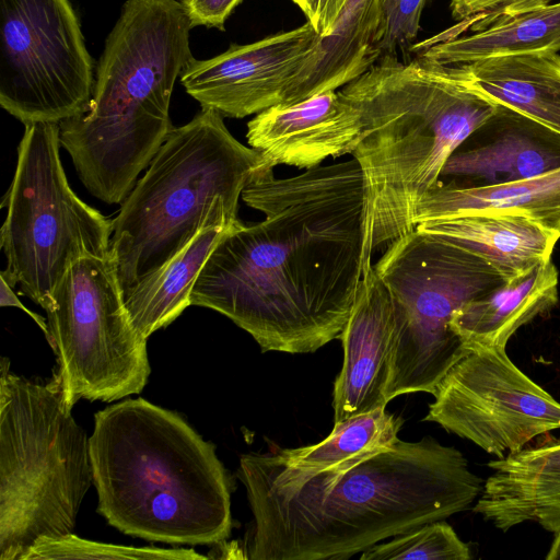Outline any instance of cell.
Instances as JSON below:
<instances>
[{"mask_svg": "<svg viewBox=\"0 0 560 560\" xmlns=\"http://www.w3.org/2000/svg\"><path fill=\"white\" fill-rule=\"evenodd\" d=\"M382 0H347L332 32L318 37L302 62L282 105L338 90L380 59L376 50Z\"/></svg>", "mask_w": 560, "mask_h": 560, "instance_id": "obj_19", "label": "cell"}, {"mask_svg": "<svg viewBox=\"0 0 560 560\" xmlns=\"http://www.w3.org/2000/svg\"><path fill=\"white\" fill-rule=\"evenodd\" d=\"M293 3L304 13L307 22L312 23L315 15L316 0H292Z\"/></svg>", "mask_w": 560, "mask_h": 560, "instance_id": "obj_33", "label": "cell"}, {"mask_svg": "<svg viewBox=\"0 0 560 560\" xmlns=\"http://www.w3.org/2000/svg\"><path fill=\"white\" fill-rule=\"evenodd\" d=\"M209 557L185 548L132 547L97 542L74 534L37 541L24 560L113 559V560H203Z\"/></svg>", "mask_w": 560, "mask_h": 560, "instance_id": "obj_27", "label": "cell"}, {"mask_svg": "<svg viewBox=\"0 0 560 560\" xmlns=\"http://www.w3.org/2000/svg\"><path fill=\"white\" fill-rule=\"evenodd\" d=\"M338 91L361 122L351 155L365 189V272L378 246L415 230L417 206L448 158L499 106L465 86L453 66L421 57L383 56Z\"/></svg>", "mask_w": 560, "mask_h": 560, "instance_id": "obj_3", "label": "cell"}, {"mask_svg": "<svg viewBox=\"0 0 560 560\" xmlns=\"http://www.w3.org/2000/svg\"><path fill=\"white\" fill-rule=\"evenodd\" d=\"M470 138L474 145H460L446 161L441 178L455 177L447 184L497 186L560 167V136L502 106Z\"/></svg>", "mask_w": 560, "mask_h": 560, "instance_id": "obj_16", "label": "cell"}, {"mask_svg": "<svg viewBox=\"0 0 560 560\" xmlns=\"http://www.w3.org/2000/svg\"><path fill=\"white\" fill-rule=\"evenodd\" d=\"M178 0H127L105 39L88 112L59 124L60 144L85 188L122 203L174 128L170 103L194 58Z\"/></svg>", "mask_w": 560, "mask_h": 560, "instance_id": "obj_5", "label": "cell"}, {"mask_svg": "<svg viewBox=\"0 0 560 560\" xmlns=\"http://www.w3.org/2000/svg\"><path fill=\"white\" fill-rule=\"evenodd\" d=\"M97 512L125 535L220 545L231 535V483L215 445L143 398L94 415L89 436Z\"/></svg>", "mask_w": 560, "mask_h": 560, "instance_id": "obj_4", "label": "cell"}, {"mask_svg": "<svg viewBox=\"0 0 560 560\" xmlns=\"http://www.w3.org/2000/svg\"><path fill=\"white\" fill-rule=\"evenodd\" d=\"M361 560H469L470 547L444 520L423 524L378 542L360 556Z\"/></svg>", "mask_w": 560, "mask_h": 560, "instance_id": "obj_26", "label": "cell"}, {"mask_svg": "<svg viewBox=\"0 0 560 560\" xmlns=\"http://www.w3.org/2000/svg\"><path fill=\"white\" fill-rule=\"evenodd\" d=\"M560 50V1L500 21L472 35L439 40L419 57L443 66L494 56Z\"/></svg>", "mask_w": 560, "mask_h": 560, "instance_id": "obj_24", "label": "cell"}, {"mask_svg": "<svg viewBox=\"0 0 560 560\" xmlns=\"http://www.w3.org/2000/svg\"><path fill=\"white\" fill-rule=\"evenodd\" d=\"M553 540L546 556L547 560H560V532L553 534Z\"/></svg>", "mask_w": 560, "mask_h": 560, "instance_id": "obj_34", "label": "cell"}, {"mask_svg": "<svg viewBox=\"0 0 560 560\" xmlns=\"http://www.w3.org/2000/svg\"><path fill=\"white\" fill-rule=\"evenodd\" d=\"M95 68L70 0H0V105L24 126L88 112Z\"/></svg>", "mask_w": 560, "mask_h": 560, "instance_id": "obj_11", "label": "cell"}, {"mask_svg": "<svg viewBox=\"0 0 560 560\" xmlns=\"http://www.w3.org/2000/svg\"><path fill=\"white\" fill-rule=\"evenodd\" d=\"M469 213L522 215L560 235V167L488 187L463 188L440 179L418 203L413 225Z\"/></svg>", "mask_w": 560, "mask_h": 560, "instance_id": "obj_22", "label": "cell"}, {"mask_svg": "<svg viewBox=\"0 0 560 560\" xmlns=\"http://www.w3.org/2000/svg\"><path fill=\"white\" fill-rule=\"evenodd\" d=\"M243 201L265 214L219 241L190 294L262 352L312 353L339 339L364 272L365 189L352 159L293 177L259 170Z\"/></svg>", "mask_w": 560, "mask_h": 560, "instance_id": "obj_1", "label": "cell"}, {"mask_svg": "<svg viewBox=\"0 0 560 560\" xmlns=\"http://www.w3.org/2000/svg\"><path fill=\"white\" fill-rule=\"evenodd\" d=\"M416 229L450 241L482 258L505 281L551 259L560 235L515 214L469 213L422 223Z\"/></svg>", "mask_w": 560, "mask_h": 560, "instance_id": "obj_20", "label": "cell"}, {"mask_svg": "<svg viewBox=\"0 0 560 560\" xmlns=\"http://www.w3.org/2000/svg\"><path fill=\"white\" fill-rule=\"evenodd\" d=\"M360 133L357 109L331 90L256 114L246 139L262 155L266 170L280 164L311 168L327 158L351 154Z\"/></svg>", "mask_w": 560, "mask_h": 560, "instance_id": "obj_15", "label": "cell"}, {"mask_svg": "<svg viewBox=\"0 0 560 560\" xmlns=\"http://www.w3.org/2000/svg\"><path fill=\"white\" fill-rule=\"evenodd\" d=\"M55 371L28 380L0 361V560H24L43 538L71 534L93 485L90 442Z\"/></svg>", "mask_w": 560, "mask_h": 560, "instance_id": "obj_7", "label": "cell"}, {"mask_svg": "<svg viewBox=\"0 0 560 560\" xmlns=\"http://www.w3.org/2000/svg\"><path fill=\"white\" fill-rule=\"evenodd\" d=\"M44 310L69 407L81 398L115 401L144 388L151 373L148 339L128 314L110 249L77 260Z\"/></svg>", "mask_w": 560, "mask_h": 560, "instance_id": "obj_10", "label": "cell"}, {"mask_svg": "<svg viewBox=\"0 0 560 560\" xmlns=\"http://www.w3.org/2000/svg\"><path fill=\"white\" fill-rule=\"evenodd\" d=\"M395 325L392 295L372 265L339 337L343 361L332 389L334 423L387 406Z\"/></svg>", "mask_w": 560, "mask_h": 560, "instance_id": "obj_14", "label": "cell"}, {"mask_svg": "<svg viewBox=\"0 0 560 560\" xmlns=\"http://www.w3.org/2000/svg\"><path fill=\"white\" fill-rule=\"evenodd\" d=\"M401 417L386 407L334 423L323 441L296 448H282L277 457L287 466L303 471H322L371 451L392 446L399 438Z\"/></svg>", "mask_w": 560, "mask_h": 560, "instance_id": "obj_25", "label": "cell"}, {"mask_svg": "<svg viewBox=\"0 0 560 560\" xmlns=\"http://www.w3.org/2000/svg\"><path fill=\"white\" fill-rule=\"evenodd\" d=\"M178 1L183 2V1H185V0H178Z\"/></svg>", "mask_w": 560, "mask_h": 560, "instance_id": "obj_35", "label": "cell"}, {"mask_svg": "<svg viewBox=\"0 0 560 560\" xmlns=\"http://www.w3.org/2000/svg\"><path fill=\"white\" fill-rule=\"evenodd\" d=\"M423 421L434 422L498 458L560 429V402L502 347H474L433 392Z\"/></svg>", "mask_w": 560, "mask_h": 560, "instance_id": "obj_12", "label": "cell"}, {"mask_svg": "<svg viewBox=\"0 0 560 560\" xmlns=\"http://www.w3.org/2000/svg\"><path fill=\"white\" fill-rule=\"evenodd\" d=\"M318 34L310 22L254 43L232 44L210 59H196L179 75L202 109L244 118L282 105L290 84Z\"/></svg>", "mask_w": 560, "mask_h": 560, "instance_id": "obj_13", "label": "cell"}, {"mask_svg": "<svg viewBox=\"0 0 560 560\" xmlns=\"http://www.w3.org/2000/svg\"><path fill=\"white\" fill-rule=\"evenodd\" d=\"M1 284H0V305L1 306H15L21 308L23 312L28 314L35 323L39 326V328L44 331L46 339L48 337V325L47 320L38 315L37 313H34L30 311L26 306H24L21 301L18 299L16 294L13 292L12 287H10L4 279L0 277Z\"/></svg>", "mask_w": 560, "mask_h": 560, "instance_id": "obj_32", "label": "cell"}, {"mask_svg": "<svg viewBox=\"0 0 560 560\" xmlns=\"http://www.w3.org/2000/svg\"><path fill=\"white\" fill-rule=\"evenodd\" d=\"M469 90L560 136V55L544 50L453 66Z\"/></svg>", "mask_w": 560, "mask_h": 560, "instance_id": "obj_18", "label": "cell"}, {"mask_svg": "<svg viewBox=\"0 0 560 560\" xmlns=\"http://www.w3.org/2000/svg\"><path fill=\"white\" fill-rule=\"evenodd\" d=\"M55 122L25 125L18 163L2 207L0 277L45 308L69 268L86 256L109 253L113 221L71 189L60 160Z\"/></svg>", "mask_w": 560, "mask_h": 560, "instance_id": "obj_9", "label": "cell"}, {"mask_svg": "<svg viewBox=\"0 0 560 560\" xmlns=\"http://www.w3.org/2000/svg\"><path fill=\"white\" fill-rule=\"evenodd\" d=\"M487 466L492 474L474 513L502 532L526 522L551 534L560 532V438L529 443Z\"/></svg>", "mask_w": 560, "mask_h": 560, "instance_id": "obj_17", "label": "cell"}, {"mask_svg": "<svg viewBox=\"0 0 560 560\" xmlns=\"http://www.w3.org/2000/svg\"><path fill=\"white\" fill-rule=\"evenodd\" d=\"M373 267L389 290L396 319L386 401L432 395L470 351L451 328L453 315L506 281L482 258L418 229L389 243Z\"/></svg>", "mask_w": 560, "mask_h": 560, "instance_id": "obj_8", "label": "cell"}, {"mask_svg": "<svg viewBox=\"0 0 560 560\" xmlns=\"http://www.w3.org/2000/svg\"><path fill=\"white\" fill-rule=\"evenodd\" d=\"M551 0H452V18L459 22L471 21L470 30L482 31L494 23L546 7Z\"/></svg>", "mask_w": 560, "mask_h": 560, "instance_id": "obj_29", "label": "cell"}, {"mask_svg": "<svg viewBox=\"0 0 560 560\" xmlns=\"http://www.w3.org/2000/svg\"><path fill=\"white\" fill-rule=\"evenodd\" d=\"M243 0H185L183 5L194 27L224 31V24Z\"/></svg>", "mask_w": 560, "mask_h": 560, "instance_id": "obj_30", "label": "cell"}, {"mask_svg": "<svg viewBox=\"0 0 560 560\" xmlns=\"http://www.w3.org/2000/svg\"><path fill=\"white\" fill-rule=\"evenodd\" d=\"M347 0H316L315 15L311 23L318 37L328 36Z\"/></svg>", "mask_w": 560, "mask_h": 560, "instance_id": "obj_31", "label": "cell"}, {"mask_svg": "<svg viewBox=\"0 0 560 560\" xmlns=\"http://www.w3.org/2000/svg\"><path fill=\"white\" fill-rule=\"evenodd\" d=\"M253 523L244 558L346 560L471 506L483 482L464 454L432 436L371 451L322 471L275 452L247 453L236 472Z\"/></svg>", "mask_w": 560, "mask_h": 560, "instance_id": "obj_2", "label": "cell"}, {"mask_svg": "<svg viewBox=\"0 0 560 560\" xmlns=\"http://www.w3.org/2000/svg\"><path fill=\"white\" fill-rule=\"evenodd\" d=\"M201 109L173 128L113 220L109 249L124 299L205 226L238 221V200L264 158Z\"/></svg>", "mask_w": 560, "mask_h": 560, "instance_id": "obj_6", "label": "cell"}, {"mask_svg": "<svg viewBox=\"0 0 560 560\" xmlns=\"http://www.w3.org/2000/svg\"><path fill=\"white\" fill-rule=\"evenodd\" d=\"M558 282L550 259L467 302L453 315L451 328L469 350L505 348L518 328L557 304Z\"/></svg>", "mask_w": 560, "mask_h": 560, "instance_id": "obj_21", "label": "cell"}, {"mask_svg": "<svg viewBox=\"0 0 560 560\" xmlns=\"http://www.w3.org/2000/svg\"><path fill=\"white\" fill-rule=\"evenodd\" d=\"M240 221L205 226L173 259L130 290L125 305L142 337L148 339L170 325L190 305L192 288L209 255Z\"/></svg>", "mask_w": 560, "mask_h": 560, "instance_id": "obj_23", "label": "cell"}, {"mask_svg": "<svg viewBox=\"0 0 560 560\" xmlns=\"http://www.w3.org/2000/svg\"><path fill=\"white\" fill-rule=\"evenodd\" d=\"M434 0H382V19L376 40L380 58L397 56L418 36L424 8Z\"/></svg>", "mask_w": 560, "mask_h": 560, "instance_id": "obj_28", "label": "cell"}]
</instances>
